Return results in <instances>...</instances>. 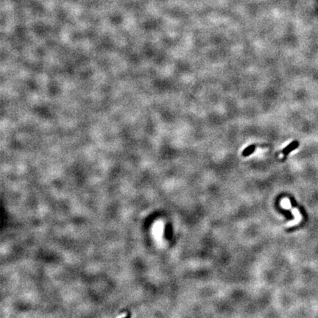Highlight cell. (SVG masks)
Here are the masks:
<instances>
[{
    "label": "cell",
    "instance_id": "obj_1",
    "mask_svg": "<svg viewBox=\"0 0 318 318\" xmlns=\"http://www.w3.org/2000/svg\"><path fill=\"white\" fill-rule=\"evenodd\" d=\"M297 146V142H293V143L291 144L290 145H289V146L286 147V148H285L284 150L282 151V153H284V154H287V153H289V152L291 151V150H293V149H295L296 147Z\"/></svg>",
    "mask_w": 318,
    "mask_h": 318
},
{
    "label": "cell",
    "instance_id": "obj_2",
    "mask_svg": "<svg viewBox=\"0 0 318 318\" xmlns=\"http://www.w3.org/2000/svg\"><path fill=\"white\" fill-rule=\"evenodd\" d=\"M255 145H251V146H249L248 147H247L245 149H244L242 153V155L244 156H250V155H251V153L255 150Z\"/></svg>",
    "mask_w": 318,
    "mask_h": 318
}]
</instances>
